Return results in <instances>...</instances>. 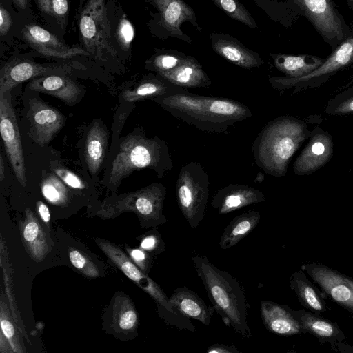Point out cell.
Returning <instances> with one entry per match:
<instances>
[{"label":"cell","mask_w":353,"mask_h":353,"mask_svg":"<svg viewBox=\"0 0 353 353\" xmlns=\"http://www.w3.org/2000/svg\"><path fill=\"white\" fill-rule=\"evenodd\" d=\"M173 117L201 131L221 133L252 117L250 110L235 100L190 93L184 90L152 99Z\"/></svg>","instance_id":"6da1fadb"},{"label":"cell","mask_w":353,"mask_h":353,"mask_svg":"<svg viewBox=\"0 0 353 353\" xmlns=\"http://www.w3.org/2000/svg\"><path fill=\"white\" fill-rule=\"evenodd\" d=\"M116 152L103 181L104 186L112 192L134 171L150 168L161 179L174 168L165 141L157 136L147 137L142 128H135L121 137L117 141Z\"/></svg>","instance_id":"7a4b0ae2"},{"label":"cell","mask_w":353,"mask_h":353,"mask_svg":"<svg viewBox=\"0 0 353 353\" xmlns=\"http://www.w3.org/2000/svg\"><path fill=\"white\" fill-rule=\"evenodd\" d=\"M310 125L309 122L292 116L269 121L252 144L256 165L271 176H285L292 156L315 129Z\"/></svg>","instance_id":"3957f363"},{"label":"cell","mask_w":353,"mask_h":353,"mask_svg":"<svg viewBox=\"0 0 353 353\" xmlns=\"http://www.w3.org/2000/svg\"><path fill=\"white\" fill-rule=\"evenodd\" d=\"M191 260L212 306L225 325L244 338L251 337L247 320L248 303L239 283L205 256L197 254Z\"/></svg>","instance_id":"277c9868"},{"label":"cell","mask_w":353,"mask_h":353,"mask_svg":"<svg viewBox=\"0 0 353 353\" xmlns=\"http://www.w3.org/2000/svg\"><path fill=\"white\" fill-rule=\"evenodd\" d=\"M166 188L154 183L140 190L119 195H112L90 205L89 213L108 219L131 212L138 216L143 228H154L167 221L163 214Z\"/></svg>","instance_id":"5b68a950"},{"label":"cell","mask_w":353,"mask_h":353,"mask_svg":"<svg viewBox=\"0 0 353 353\" xmlns=\"http://www.w3.org/2000/svg\"><path fill=\"white\" fill-rule=\"evenodd\" d=\"M209 185L208 174L200 163L191 161L181 168L176 183L177 203L192 228L198 227L203 219Z\"/></svg>","instance_id":"8992f818"},{"label":"cell","mask_w":353,"mask_h":353,"mask_svg":"<svg viewBox=\"0 0 353 353\" xmlns=\"http://www.w3.org/2000/svg\"><path fill=\"white\" fill-rule=\"evenodd\" d=\"M79 27L83 44L88 54L102 61L117 59L111 41L105 0H86L80 14Z\"/></svg>","instance_id":"52a82bcc"},{"label":"cell","mask_w":353,"mask_h":353,"mask_svg":"<svg viewBox=\"0 0 353 353\" xmlns=\"http://www.w3.org/2000/svg\"><path fill=\"white\" fill-rule=\"evenodd\" d=\"M94 241L108 258L130 280L147 292L156 301L162 313L175 314L169 298L160 286L143 272L117 245L100 239Z\"/></svg>","instance_id":"ba28073f"},{"label":"cell","mask_w":353,"mask_h":353,"mask_svg":"<svg viewBox=\"0 0 353 353\" xmlns=\"http://www.w3.org/2000/svg\"><path fill=\"white\" fill-rule=\"evenodd\" d=\"M0 132L8 160L15 176L26 186V167L21 139L14 111L11 90L0 94Z\"/></svg>","instance_id":"9c48e42d"},{"label":"cell","mask_w":353,"mask_h":353,"mask_svg":"<svg viewBox=\"0 0 353 353\" xmlns=\"http://www.w3.org/2000/svg\"><path fill=\"white\" fill-rule=\"evenodd\" d=\"M353 61V37L344 41L325 60L323 63L311 73L301 77H272L269 78L272 87L279 90H301L314 87L325 80V77Z\"/></svg>","instance_id":"30bf717a"},{"label":"cell","mask_w":353,"mask_h":353,"mask_svg":"<svg viewBox=\"0 0 353 353\" xmlns=\"http://www.w3.org/2000/svg\"><path fill=\"white\" fill-rule=\"evenodd\" d=\"M85 69L79 63H37L15 59L6 63L0 72V94L11 90L19 83L49 74H66Z\"/></svg>","instance_id":"8fae6325"},{"label":"cell","mask_w":353,"mask_h":353,"mask_svg":"<svg viewBox=\"0 0 353 353\" xmlns=\"http://www.w3.org/2000/svg\"><path fill=\"white\" fill-rule=\"evenodd\" d=\"M301 269L323 294L337 305L353 313V279L322 263L304 264Z\"/></svg>","instance_id":"7c38bea8"},{"label":"cell","mask_w":353,"mask_h":353,"mask_svg":"<svg viewBox=\"0 0 353 353\" xmlns=\"http://www.w3.org/2000/svg\"><path fill=\"white\" fill-rule=\"evenodd\" d=\"M27 119L30 123L29 137L41 146L48 144L65 123V117L59 111L37 97L28 100Z\"/></svg>","instance_id":"4fadbf2b"},{"label":"cell","mask_w":353,"mask_h":353,"mask_svg":"<svg viewBox=\"0 0 353 353\" xmlns=\"http://www.w3.org/2000/svg\"><path fill=\"white\" fill-rule=\"evenodd\" d=\"M103 327L120 339H133L137 335L138 314L132 299L123 292H117L103 314Z\"/></svg>","instance_id":"5bb4252c"},{"label":"cell","mask_w":353,"mask_h":353,"mask_svg":"<svg viewBox=\"0 0 353 353\" xmlns=\"http://www.w3.org/2000/svg\"><path fill=\"white\" fill-rule=\"evenodd\" d=\"M334 143L326 131L315 128L309 141L293 164V171L299 176L312 174L332 159Z\"/></svg>","instance_id":"9a60e30c"},{"label":"cell","mask_w":353,"mask_h":353,"mask_svg":"<svg viewBox=\"0 0 353 353\" xmlns=\"http://www.w3.org/2000/svg\"><path fill=\"white\" fill-rule=\"evenodd\" d=\"M319 32L328 41L343 38L342 22L330 0H296Z\"/></svg>","instance_id":"2e32d148"},{"label":"cell","mask_w":353,"mask_h":353,"mask_svg":"<svg viewBox=\"0 0 353 353\" xmlns=\"http://www.w3.org/2000/svg\"><path fill=\"white\" fill-rule=\"evenodd\" d=\"M22 34L32 48L46 57L66 59L79 54H88L82 48L63 44L57 37L39 26H25Z\"/></svg>","instance_id":"e0dca14e"},{"label":"cell","mask_w":353,"mask_h":353,"mask_svg":"<svg viewBox=\"0 0 353 353\" xmlns=\"http://www.w3.org/2000/svg\"><path fill=\"white\" fill-rule=\"evenodd\" d=\"M265 200L264 194L245 184H229L219 189L211 202L220 215H224Z\"/></svg>","instance_id":"ac0fdd59"},{"label":"cell","mask_w":353,"mask_h":353,"mask_svg":"<svg viewBox=\"0 0 353 353\" xmlns=\"http://www.w3.org/2000/svg\"><path fill=\"white\" fill-rule=\"evenodd\" d=\"M158 9L163 27L171 37L181 39L188 43L190 38L181 30V25L190 22L196 29L201 30L192 8L183 0H152Z\"/></svg>","instance_id":"d6986e66"},{"label":"cell","mask_w":353,"mask_h":353,"mask_svg":"<svg viewBox=\"0 0 353 353\" xmlns=\"http://www.w3.org/2000/svg\"><path fill=\"white\" fill-rule=\"evenodd\" d=\"M30 91L45 93L72 106L79 103L84 90L65 74H49L34 78L28 83Z\"/></svg>","instance_id":"ffe728a7"},{"label":"cell","mask_w":353,"mask_h":353,"mask_svg":"<svg viewBox=\"0 0 353 353\" xmlns=\"http://www.w3.org/2000/svg\"><path fill=\"white\" fill-rule=\"evenodd\" d=\"M212 49L228 61L245 69L259 68L263 61L259 54L248 48L236 39L222 33H212Z\"/></svg>","instance_id":"44dd1931"},{"label":"cell","mask_w":353,"mask_h":353,"mask_svg":"<svg viewBox=\"0 0 353 353\" xmlns=\"http://www.w3.org/2000/svg\"><path fill=\"white\" fill-rule=\"evenodd\" d=\"M303 333L308 332L316 337L320 344L331 345L342 342L346 336L336 323L323 318L319 314L305 309L291 310Z\"/></svg>","instance_id":"7402d4cb"},{"label":"cell","mask_w":353,"mask_h":353,"mask_svg":"<svg viewBox=\"0 0 353 353\" xmlns=\"http://www.w3.org/2000/svg\"><path fill=\"white\" fill-rule=\"evenodd\" d=\"M108 134L103 123L96 119L85 134L83 154L88 170L92 179L99 174L105 158Z\"/></svg>","instance_id":"603a6c76"},{"label":"cell","mask_w":353,"mask_h":353,"mask_svg":"<svg viewBox=\"0 0 353 353\" xmlns=\"http://www.w3.org/2000/svg\"><path fill=\"white\" fill-rule=\"evenodd\" d=\"M291 308L270 301H261L260 314L265 328L277 335L300 334L302 329L292 315Z\"/></svg>","instance_id":"cb8c5ba5"},{"label":"cell","mask_w":353,"mask_h":353,"mask_svg":"<svg viewBox=\"0 0 353 353\" xmlns=\"http://www.w3.org/2000/svg\"><path fill=\"white\" fill-rule=\"evenodd\" d=\"M175 314L193 319L209 325L215 310L207 305L199 295L185 286L177 288L169 297Z\"/></svg>","instance_id":"d4e9b609"},{"label":"cell","mask_w":353,"mask_h":353,"mask_svg":"<svg viewBox=\"0 0 353 353\" xmlns=\"http://www.w3.org/2000/svg\"><path fill=\"white\" fill-rule=\"evenodd\" d=\"M19 225L21 241L28 254L36 262L42 261L50 252L47 235L30 208L26 209Z\"/></svg>","instance_id":"484cf974"},{"label":"cell","mask_w":353,"mask_h":353,"mask_svg":"<svg viewBox=\"0 0 353 353\" xmlns=\"http://www.w3.org/2000/svg\"><path fill=\"white\" fill-rule=\"evenodd\" d=\"M159 75L172 84L183 88H207L212 83L199 62L190 56L175 69Z\"/></svg>","instance_id":"4316f807"},{"label":"cell","mask_w":353,"mask_h":353,"mask_svg":"<svg viewBox=\"0 0 353 353\" xmlns=\"http://www.w3.org/2000/svg\"><path fill=\"white\" fill-rule=\"evenodd\" d=\"M185 90L172 84L157 74L142 79L134 88L126 89L121 94L123 101L134 103L147 99L165 96Z\"/></svg>","instance_id":"83f0119b"},{"label":"cell","mask_w":353,"mask_h":353,"mask_svg":"<svg viewBox=\"0 0 353 353\" xmlns=\"http://www.w3.org/2000/svg\"><path fill=\"white\" fill-rule=\"evenodd\" d=\"M290 285L300 304L305 309L317 314L323 313L328 309L324 299L325 295L307 278L302 269L291 274Z\"/></svg>","instance_id":"f1b7e54d"},{"label":"cell","mask_w":353,"mask_h":353,"mask_svg":"<svg viewBox=\"0 0 353 353\" xmlns=\"http://www.w3.org/2000/svg\"><path fill=\"white\" fill-rule=\"evenodd\" d=\"M260 219V212L254 210L236 216L225 228L220 238V247L227 250L236 245L256 227Z\"/></svg>","instance_id":"f546056e"},{"label":"cell","mask_w":353,"mask_h":353,"mask_svg":"<svg viewBox=\"0 0 353 353\" xmlns=\"http://www.w3.org/2000/svg\"><path fill=\"white\" fill-rule=\"evenodd\" d=\"M275 67L287 77L305 76L321 66L324 61L310 55L272 54Z\"/></svg>","instance_id":"4dcf8cb0"},{"label":"cell","mask_w":353,"mask_h":353,"mask_svg":"<svg viewBox=\"0 0 353 353\" xmlns=\"http://www.w3.org/2000/svg\"><path fill=\"white\" fill-rule=\"evenodd\" d=\"M1 267L3 272V277L5 283L6 296L8 300L12 316L23 337L30 341L28 334L26 332L25 325L19 312L15 298L13 294L12 271L11 265L8 261L6 245L3 241V236L1 237L0 248Z\"/></svg>","instance_id":"1f68e13d"},{"label":"cell","mask_w":353,"mask_h":353,"mask_svg":"<svg viewBox=\"0 0 353 353\" xmlns=\"http://www.w3.org/2000/svg\"><path fill=\"white\" fill-rule=\"evenodd\" d=\"M40 187L43 197L52 205L65 206L68 204L70 187L54 172L43 174Z\"/></svg>","instance_id":"d6a6232c"},{"label":"cell","mask_w":353,"mask_h":353,"mask_svg":"<svg viewBox=\"0 0 353 353\" xmlns=\"http://www.w3.org/2000/svg\"><path fill=\"white\" fill-rule=\"evenodd\" d=\"M3 294L0 302V323L1 334L7 339L12 352L21 353L26 352L23 341L19 336V329L12 316L10 307Z\"/></svg>","instance_id":"836d02e7"},{"label":"cell","mask_w":353,"mask_h":353,"mask_svg":"<svg viewBox=\"0 0 353 353\" xmlns=\"http://www.w3.org/2000/svg\"><path fill=\"white\" fill-rule=\"evenodd\" d=\"M188 56L176 50H168L153 56L146 61V68L158 74L169 72L180 65Z\"/></svg>","instance_id":"e575fe53"},{"label":"cell","mask_w":353,"mask_h":353,"mask_svg":"<svg viewBox=\"0 0 353 353\" xmlns=\"http://www.w3.org/2000/svg\"><path fill=\"white\" fill-rule=\"evenodd\" d=\"M217 7L230 18L238 21L251 28L258 27L256 21L239 0H212Z\"/></svg>","instance_id":"d590c367"},{"label":"cell","mask_w":353,"mask_h":353,"mask_svg":"<svg viewBox=\"0 0 353 353\" xmlns=\"http://www.w3.org/2000/svg\"><path fill=\"white\" fill-rule=\"evenodd\" d=\"M325 112L330 115L353 114V87L332 98L327 102Z\"/></svg>","instance_id":"8d00e7d4"},{"label":"cell","mask_w":353,"mask_h":353,"mask_svg":"<svg viewBox=\"0 0 353 353\" xmlns=\"http://www.w3.org/2000/svg\"><path fill=\"white\" fill-rule=\"evenodd\" d=\"M39 9L65 26L68 14V0H35Z\"/></svg>","instance_id":"74e56055"},{"label":"cell","mask_w":353,"mask_h":353,"mask_svg":"<svg viewBox=\"0 0 353 353\" xmlns=\"http://www.w3.org/2000/svg\"><path fill=\"white\" fill-rule=\"evenodd\" d=\"M68 254L72 265L83 274L90 278L99 276L98 268L86 255L74 248H70Z\"/></svg>","instance_id":"f35d334b"},{"label":"cell","mask_w":353,"mask_h":353,"mask_svg":"<svg viewBox=\"0 0 353 353\" xmlns=\"http://www.w3.org/2000/svg\"><path fill=\"white\" fill-rule=\"evenodd\" d=\"M50 166L51 170L70 188L77 190L86 189L85 181L71 170L55 162L50 163Z\"/></svg>","instance_id":"ab89813d"},{"label":"cell","mask_w":353,"mask_h":353,"mask_svg":"<svg viewBox=\"0 0 353 353\" xmlns=\"http://www.w3.org/2000/svg\"><path fill=\"white\" fill-rule=\"evenodd\" d=\"M140 247L146 252L157 254L164 251L165 243L158 231L154 230L143 236Z\"/></svg>","instance_id":"60d3db41"},{"label":"cell","mask_w":353,"mask_h":353,"mask_svg":"<svg viewBox=\"0 0 353 353\" xmlns=\"http://www.w3.org/2000/svg\"><path fill=\"white\" fill-rule=\"evenodd\" d=\"M117 41L123 48L127 49L134 37V30L130 23L125 19L121 20L117 32Z\"/></svg>","instance_id":"b9f144b4"},{"label":"cell","mask_w":353,"mask_h":353,"mask_svg":"<svg viewBox=\"0 0 353 353\" xmlns=\"http://www.w3.org/2000/svg\"><path fill=\"white\" fill-rule=\"evenodd\" d=\"M130 259L139 268V269L147 274L150 267V259L146 251L143 249L126 248Z\"/></svg>","instance_id":"7bdbcfd3"},{"label":"cell","mask_w":353,"mask_h":353,"mask_svg":"<svg viewBox=\"0 0 353 353\" xmlns=\"http://www.w3.org/2000/svg\"><path fill=\"white\" fill-rule=\"evenodd\" d=\"M12 24V17L8 10L1 6L0 8V33L1 36H4L8 32Z\"/></svg>","instance_id":"ee69618b"},{"label":"cell","mask_w":353,"mask_h":353,"mask_svg":"<svg viewBox=\"0 0 353 353\" xmlns=\"http://www.w3.org/2000/svg\"><path fill=\"white\" fill-rule=\"evenodd\" d=\"M207 353H239V350L234 345H228L221 343H214L210 346Z\"/></svg>","instance_id":"f6af8a7d"},{"label":"cell","mask_w":353,"mask_h":353,"mask_svg":"<svg viewBox=\"0 0 353 353\" xmlns=\"http://www.w3.org/2000/svg\"><path fill=\"white\" fill-rule=\"evenodd\" d=\"M36 207L43 222L48 223L50 221V212L48 206L43 202L38 201Z\"/></svg>","instance_id":"bcb514c9"},{"label":"cell","mask_w":353,"mask_h":353,"mask_svg":"<svg viewBox=\"0 0 353 353\" xmlns=\"http://www.w3.org/2000/svg\"><path fill=\"white\" fill-rule=\"evenodd\" d=\"M332 347H336V350L343 352H348V353H352L353 352V347L350 346L349 345H346L343 343L342 342L336 343L332 345Z\"/></svg>","instance_id":"7dc6e473"},{"label":"cell","mask_w":353,"mask_h":353,"mask_svg":"<svg viewBox=\"0 0 353 353\" xmlns=\"http://www.w3.org/2000/svg\"><path fill=\"white\" fill-rule=\"evenodd\" d=\"M15 5L21 9H25L28 5V0H12Z\"/></svg>","instance_id":"c3c4849f"},{"label":"cell","mask_w":353,"mask_h":353,"mask_svg":"<svg viewBox=\"0 0 353 353\" xmlns=\"http://www.w3.org/2000/svg\"><path fill=\"white\" fill-rule=\"evenodd\" d=\"M4 179V163L3 157L0 155V180L3 181Z\"/></svg>","instance_id":"681fc988"},{"label":"cell","mask_w":353,"mask_h":353,"mask_svg":"<svg viewBox=\"0 0 353 353\" xmlns=\"http://www.w3.org/2000/svg\"><path fill=\"white\" fill-rule=\"evenodd\" d=\"M351 1H353V0H350Z\"/></svg>","instance_id":"f907efd6"}]
</instances>
